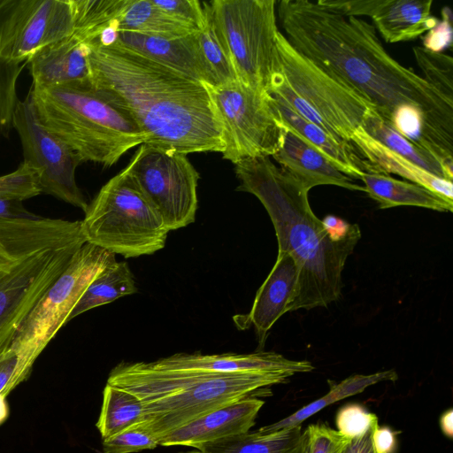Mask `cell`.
Wrapping results in <instances>:
<instances>
[{"mask_svg": "<svg viewBox=\"0 0 453 453\" xmlns=\"http://www.w3.org/2000/svg\"><path fill=\"white\" fill-rule=\"evenodd\" d=\"M278 16L298 52L372 103L388 123L398 108H418L437 144L453 157V102L393 58L373 25L310 0H281Z\"/></svg>", "mask_w": 453, "mask_h": 453, "instance_id": "cell-1", "label": "cell"}, {"mask_svg": "<svg viewBox=\"0 0 453 453\" xmlns=\"http://www.w3.org/2000/svg\"><path fill=\"white\" fill-rule=\"evenodd\" d=\"M88 44L90 81L122 102L145 143L186 155L223 151L222 122L206 84L119 44Z\"/></svg>", "mask_w": 453, "mask_h": 453, "instance_id": "cell-2", "label": "cell"}, {"mask_svg": "<svg viewBox=\"0 0 453 453\" xmlns=\"http://www.w3.org/2000/svg\"><path fill=\"white\" fill-rule=\"evenodd\" d=\"M238 191L254 195L273 225L279 252L289 254L297 269V288L290 311L326 307L342 294V273L361 234L332 241L313 213L309 190L269 157L235 164Z\"/></svg>", "mask_w": 453, "mask_h": 453, "instance_id": "cell-3", "label": "cell"}, {"mask_svg": "<svg viewBox=\"0 0 453 453\" xmlns=\"http://www.w3.org/2000/svg\"><path fill=\"white\" fill-rule=\"evenodd\" d=\"M0 242L12 256L0 269V352L8 349L35 305L87 242L81 220L1 219Z\"/></svg>", "mask_w": 453, "mask_h": 453, "instance_id": "cell-4", "label": "cell"}, {"mask_svg": "<svg viewBox=\"0 0 453 453\" xmlns=\"http://www.w3.org/2000/svg\"><path fill=\"white\" fill-rule=\"evenodd\" d=\"M288 377L264 372L199 374L151 369L146 362H121L107 383L126 390L142 403L144 422L138 427L157 441L213 411L249 395H258ZM158 442V441H157Z\"/></svg>", "mask_w": 453, "mask_h": 453, "instance_id": "cell-5", "label": "cell"}, {"mask_svg": "<svg viewBox=\"0 0 453 453\" xmlns=\"http://www.w3.org/2000/svg\"><path fill=\"white\" fill-rule=\"evenodd\" d=\"M41 124L65 143L81 162L113 165L146 137L129 111L111 91L90 79L28 94Z\"/></svg>", "mask_w": 453, "mask_h": 453, "instance_id": "cell-6", "label": "cell"}, {"mask_svg": "<svg viewBox=\"0 0 453 453\" xmlns=\"http://www.w3.org/2000/svg\"><path fill=\"white\" fill-rule=\"evenodd\" d=\"M81 227L87 242L126 258L162 250L170 232L127 166L88 203Z\"/></svg>", "mask_w": 453, "mask_h": 453, "instance_id": "cell-7", "label": "cell"}, {"mask_svg": "<svg viewBox=\"0 0 453 453\" xmlns=\"http://www.w3.org/2000/svg\"><path fill=\"white\" fill-rule=\"evenodd\" d=\"M211 18L238 80L267 90L276 67L274 0H213Z\"/></svg>", "mask_w": 453, "mask_h": 453, "instance_id": "cell-8", "label": "cell"}, {"mask_svg": "<svg viewBox=\"0 0 453 453\" xmlns=\"http://www.w3.org/2000/svg\"><path fill=\"white\" fill-rule=\"evenodd\" d=\"M115 255L89 242L74 254L70 264L49 288L17 332L10 348L16 350L24 369L33 365L70 315L91 281Z\"/></svg>", "mask_w": 453, "mask_h": 453, "instance_id": "cell-9", "label": "cell"}, {"mask_svg": "<svg viewBox=\"0 0 453 453\" xmlns=\"http://www.w3.org/2000/svg\"><path fill=\"white\" fill-rule=\"evenodd\" d=\"M208 88L222 122L224 159L235 165L277 151L282 124L265 90L240 80Z\"/></svg>", "mask_w": 453, "mask_h": 453, "instance_id": "cell-10", "label": "cell"}, {"mask_svg": "<svg viewBox=\"0 0 453 453\" xmlns=\"http://www.w3.org/2000/svg\"><path fill=\"white\" fill-rule=\"evenodd\" d=\"M276 68L288 87L343 142L350 143L367 114L376 111L372 103L298 52L280 31L277 37Z\"/></svg>", "mask_w": 453, "mask_h": 453, "instance_id": "cell-11", "label": "cell"}, {"mask_svg": "<svg viewBox=\"0 0 453 453\" xmlns=\"http://www.w3.org/2000/svg\"><path fill=\"white\" fill-rule=\"evenodd\" d=\"M127 168L169 231L195 221L200 175L186 154L143 143Z\"/></svg>", "mask_w": 453, "mask_h": 453, "instance_id": "cell-12", "label": "cell"}, {"mask_svg": "<svg viewBox=\"0 0 453 453\" xmlns=\"http://www.w3.org/2000/svg\"><path fill=\"white\" fill-rule=\"evenodd\" d=\"M12 128L19 137L23 162L37 172L41 192L50 195L84 212L88 203L75 180L81 158L65 143L39 121L30 96L19 101L12 119Z\"/></svg>", "mask_w": 453, "mask_h": 453, "instance_id": "cell-13", "label": "cell"}, {"mask_svg": "<svg viewBox=\"0 0 453 453\" xmlns=\"http://www.w3.org/2000/svg\"><path fill=\"white\" fill-rule=\"evenodd\" d=\"M72 0H0V58L18 65L72 35Z\"/></svg>", "mask_w": 453, "mask_h": 453, "instance_id": "cell-14", "label": "cell"}, {"mask_svg": "<svg viewBox=\"0 0 453 453\" xmlns=\"http://www.w3.org/2000/svg\"><path fill=\"white\" fill-rule=\"evenodd\" d=\"M151 369L164 372L200 374H234L264 372L284 375L288 378L309 372L314 366L307 360H291L276 352L257 351L250 354L177 353L153 362Z\"/></svg>", "mask_w": 453, "mask_h": 453, "instance_id": "cell-15", "label": "cell"}, {"mask_svg": "<svg viewBox=\"0 0 453 453\" xmlns=\"http://www.w3.org/2000/svg\"><path fill=\"white\" fill-rule=\"evenodd\" d=\"M297 280V269L292 257L278 251L276 262L257 291L250 311L233 317L239 329L254 326L261 348L272 326L282 315L290 311Z\"/></svg>", "mask_w": 453, "mask_h": 453, "instance_id": "cell-16", "label": "cell"}, {"mask_svg": "<svg viewBox=\"0 0 453 453\" xmlns=\"http://www.w3.org/2000/svg\"><path fill=\"white\" fill-rule=\"evenodd\" d=\"M257 395L243 397L213 411L158 439L161 446H201L250 432L265 402Z\"/></svg>", "mask_w": 453, "mask_h": 453, "instance_id": "cell-17", "label": "cell"}, {"mask_svg": "<svg viewBox=\"0 0 453 453\" xmlns=\"http://www.w3.org/2000/svg\"><path fill=\"white\" fill-rule=\"evenodd\" d=\"M282 124L277 151L272 156L280 167L295 177L309 191L320 185H334L353 191H364V186L341 172L332 162L311 147L295 131Z\"/></svg>", "mask_w": 453, "mask_h": 453, "instance_id": "cell-18", "label": "cell"}, {"mask_svg": "<svg viewBox=\"0 0 453 453\" xmlns=\"http://www.w3.org/2000/svg\"><path fill=\"white\" fill-rule=\"evenodd\" d=\"M115 43L210 86L196 32L182 37H163L118 31Z\"/></svg>", "mask_w": 453, "mask_h": 453, "instance_id": "cell-19", "label": "cell"}, {"mask_svg": "<svg viewBox=\"0 0 453 453\" xmlns=\"http://www.w3.org/2000/svg\"><path fill=\"white\" fill-rule=\"evenodd\" d=\"M89 44L74 32L38 51L29 61L33 87L90 79Z\"/></svg>", "mask_w": 453, "mask_h": 453, "instance_id": "cell-20", "label": "cell"}, {"mask_svg": "<svg viewBox=\"0 0 453 453\" xmlns=\"http://www.w3.org/2000/svg\"><path fill=\"white\" fill-rule=\"evenodd\" d=\"M357 153L365 160L372 173L396 174L453 202L452 181L440 178L410 162L371 137L362 127L350 141Z\"/></svg>", "mask_w": 453, "mask_h": 453, "instance_id": "cell-21", "label": "cell"}, {"mask_svg": "<svg viewBox=\"0 0 453 453\" xmlns=\"http://www.w3.org/2000/svg\"><path fill=\"white\" fill-rule=\"evenodd\" d=\"M269 94V93H268ZM280 121L352 179L372 173L369 164L346 142L338 141L317 125L293 111L280 98L269 94Z\"/></svg>", "mask_w": 453, "mask_h": 453, "instance_id": "cell-22", "label": "cell"}, {"mask_svg": "<svg viewBox=\"0 0 453 453\" xmlns=\"http://www.w3.org/2000/svg\"><path fill=\"white\" fill-rule=\"evenodd\" d=\"M432 4L433 0H380L370 18L387 42L410 41L438 23Z\"/></svg>", "mask_w": 453, "mask_h": 453, "instance_id": "cell-23", "label": "cell"}, {"mask_svg": "<svg viewBox=\"0 0 453 453\" xmlns=\"http://www.w3.org/2000/svg\"><path fill=\"white\" fill-rule=\"evenodd\" d=\"M360 180L365 184V192L379 203L380 209L409 205L437 211H453V202L415 183L380 173H365Z\"/></svg>", "mask_w": 453, "mask_h": 453, "instance_id": "cell-24", "label": "cell"}, {"mask_svg": "<svg viewBox=\"0 0 453 453\" xmlns=\"http://www.w3.org/2000/svg\"><path fill=\"white\" fill-rule=\"evenodd\" d=\"M302 426L273 432L261 428L201 446L203 453H296L302 436Z\"/></svg>", "mask_w": 453, "mask_h": 453, "instance_id": "cell-25", "label": "cell"}, {"mask_svg": "<svg viewBox=\"0 0 453 453\" xmlns=\"http://www.w3.org/2000/svg\"><path fill=\"white\" fill-rule=\"evenodd\" d=\"M112 24L118 31L163 37H182L198 31L156 6L152 0H129Z\"/></svg>", "mask_w": 453, "mask_h": 453, "instance_id": "cell-26", "label": "cell"}, {"mask_svg": "<svg viewBox=\"0 0 453 453\" xmlns=\"http://www.w3.org/2000/svg\"><path fill=\"white\" fill-rule=\"evenodd\" d=\"M362 128L374 140L410 162L440 178L452 181L453 173L448 171L437 157L400 134L376 111L367 114Z\"/></svg>", "mask_w": 453, "mask_h": 453, "instance_id": "cell-27", "label": "cell"}, {"mask_svg": "<svg viewBox=\"0 0 453 453\" xmlns=\"http://www.w3.org/2000/svg\"><path fill=\"white\" fill-rule=\"evenodd\" d=\"M397 378V373L394 370L378 372L367 375L354 374L349 376L341 382L334 384L330 390L322 397L273 424L261 427V429L273 432L301 426L304 420L332 403L362 393L366 388L379 382L395 381Z\"/></svg>", "mask_w": 453, "mask_h": 453, "instance_id": "cell-28", "label": "cell"}, {"mask_svg": "<svg viewBox=\"0 0 453 453\" xmlns=\"http://www.w3.org/2000/svg\"><path fill=\"white\" fill-rule=\"evenodd\" d=\"M137 291L134 277L128 264L115 261L91 281L73 310L69 321L85 311L122 296L135 294Z\"/></svg>", "mask_w": 453, "mask_h": 453, "instance_id": "cell-29", "label": "cell"}, {"mask_svg": "<svg viewBox=\"0 0 453 453\" xmlns=\"http://www.w3.org/2000/svg\"><path fill=\"white\" fill-rule=\"evenodd\" d=\"M144 422L142 402L133 394L106 383L100 414L96 423L102 440Z\"/></svg>", "mask_w": 453, "mask_h": 453, "instance_id": "cell-30", "label": "cell"}, {"mask_svg": "<svg viewBox=\"0 0 453 453\" xmlns=\"http://www.w3.org/2000/svg\"><path fill=\"white\" fill-rule=\"evenodd\" d=\"M204 27L196 32L200 56L207 71L210 86L217 87L238 80L236 71L213 23L208 2H202Z\"/></svg>", "mask_w": 453, "mask_h": 453, "instance_id": "cell-31", "label": "cell"}, {"mask_svg": "<svg viewBox=\"0 0 453 453\" xmlns=\"http://www.w3.org/2000/svg\"><path fill=\"white\" fill-rule=\"evenodd\" d=\"M129 0H72L74 33L86 42L94 41L122 13Z\"/></svg>", "mask_w": 453, "mask_h": 453, "instance_id": "cell-32", "label": "cell"}, {"mask_svg": "<svg viewBox=\"0 0 453 453\" xmlns=\"http://www.w3.org/2000/svg\"><path fill=\"white\" fill-rule=\"evenodd\" d=\"M413 53L423 79L442 96L453 102V59L443 53L433 52L420 46Z\"/></svg>", "mask_w": 453, "mask_h": 453, "instance_id": "cell-33", "label": "cell"}, {"mask_svg": "<svg viewBox=\"0 0 453 453\" xmlns=\"http://www.w3.org/2000/svg\"><path fill=\"white\" fill-rule=\"evenodd\" d=\"M42 194L36 170L22 162L13 172L0 176V199L22 202Z\"/></svg>", "mask_w": 453, "mask_h": 453, "instance_id": "cell-34", "label": "cell"}, {"mask_svg": "<svg viewBox=\"0 0 453 453\" xmlns=\"http://www.w3.org/2000/svg\"><path fill=\"white\" fill-rule=\"evenodd\" d=\"M23 65L12 64L0 58V138L12 128V119L19 101L17 81Z\"/></svg>", "mask_w": 453, "mask_h": 453, "instance_id": "cell-35", "label": "cell"}, {"mask_svg": "<svg viewBox=\"0 0 453 453\" xmlns=\"http://www.w3.org/2000/svg\"><path fill=\"white\" fill-rule=\"evenodd\" d=\"M350 439L324 424L308 426L296 453H342Z\"/></svg>", "mask_w": 453, "mask_h": 453, "instance_id": "cell-36", "label": "cell"}, {"mask_svg": "<svg viewBox=\"0 0 453 453\" xmlns=\"http://www.w3.org/2000/svg\"><path fill=\"white\" fill-rule=\"evenodd\" d=\"M102 444L103 453H134L158 446L152 435L138 426L103 440Z\"/></svg>", "mask_w": 453, "mask_h": 453, "instance_id": "cell-37", "label": "cell"}, {"mask_svg": "<svg viewBox=\"0 0 453 453\" xmlns=\"http://www.w3.org/2000/svg\"><path fill=\"white\" fill-rule=\"evenodd\" d=\"M377 418L360 404L351 403L339 410L335 423L340 434L352 439L364 434Z\"/></svg>", "mask_w": 453, "mask_h": 453, "instance_id": "cell-38", "label": "cell"}, {"mask_svg": "<svg viewBox=\"0 0 453 453\" xmlns=\"http://www.w3.org/2000/svg\"><path fill=\"white\" fill-rule=\"evenodd\" d=\"M153 4L173 17L196 30L205 24V14L201 2L197 0H152Z\"/></svg>", "mask_w": 453, "mask_h": 453, "instance_id": "cell-39", "label": "cell"}, {"mask_svg": "<svg viewBox=\"0 0 453 453\" xmlns=\"http://www.w3.org/2000/svg\"><path fill=\"white\" fill-rule=\"evenodd\" d=\"M29 375L21 365L16 350L9 348L0 352V395L8 396Z\"/></svg>", "mask_w": 453, "mask_h": 453, "instance_id": "cell-40", "label": "cell"}, {"mask_svg": "<svg viewBox=\"0 0 453 453\" xmlns=\"http://www.w3.org/2000/svg\"><path fill=\"white\" fill-rule=\"evenodd\" d=\"M423 48L441 53L452 43L451 12L444 7L442 19L422 38Z\"/></svg>", "mask_w": 453, "mask_h": 453, "instance_id": "cell-41", "label": "cell"}, {"mask_svg": "<svg viewBox=\"0 0 453 453\" xmlns=\"http://www.w3.org/2000/svg\"><path fill=\"white\" fill-rule=\"evenodd\" d=\"M380 0H319L326 10L346 17L371 16Z\"/></svg>", "mask_w": 453, "mask_h": 453, "instance_id": "cell-42", "label": "cell"}, {"mask_svg": "<svg viewBox=\"0 0 453 453\" xmlns=\"http://www.w3.org/2000/svg\"><path fill=\"white\" fill-rule=\"evenodd\" d=\"M321 222L328 237L336 242L361 234L358 225L349 224L334 215H326Z\"/></svg>", "mask_w": 453, "mask_h": 453, "instance_id": "cell-43", "label": "cell"}, {"mask_svg": "<svg viewBox=\"0 0 453 453\" xmlns=\"http://www.w3.org/2000/svg\"><path fill=\"white\" fill-rule=\"evenodd\" d=\"M378 426L377 418L364 434L350 439L342 453H379L373 440V433Z\"/></svg>", "mask_w": 453, "mask_h": 453, "instance_id": "cell-44", "label": "cell"}, {"mask_svg": "<svg viewBox=\"0 0 453 453\" xmlns=\"http://www.w3.org/2000/svg\"><path fill=\"white\" fill-rule=\"evenodd\" d=\"M373 440L379 453H393L395 449V434L387 426L379 425L374 430Z\"/></svg>", "mask_w": 453, "mask_h": 453, "instance_id": "cell-45", "label": "cell"}, {"mask_svg": "<svg viewBox=\"0 0 453 453\" xmlns=\"http://www.w3.org/2000/svg\"><path fill=\"white\" fill-rule=\"evenodd\" d=\"M36 215L31 213L23 206L22 202L0 199V219H28Z\"/></svg>", "mask_w": 453, "mask_h": 453, "instance_id": "cell-46", "label": "cell"}, {"mask_svg": "<svg viewBox=\"0 0 453 453\" xmlns=\"http://www.w3.org/2000/svg\"><path fill=\"white\" fill-rule=\"evenodd\" d=\"M440 426L443 434L451 439L453 435V411L451 409L446 411L441 416Z\"/></svg>", "mask_w": 453, "mask_h": 453, "instance_id": "cell-47", "label": "cell"}, {"mask_svg": "<svg viewBox=\"0 0 453 453\" xmlns=\"http://www.w3.org/2000/svg\"><path fill=\"white\" fill-rule=\"evenodd\" d=\"M10 408L7 396L0 395V426L4 424L9 418Z\"/></svg>", "mask_w": 453, "mask_h": 453, "instance_id": "cell-48", "label": "cell"}, {"mask_svg": "<svg viewBox=\"0 0 453 453\" xmlns=\"http://www.w3.org/2000/svg\"><path fill=\"white\" fill-rule=\"evenodd\" d=\"M12 256L0 242V268L7 267L12 262Z\"/></svg>", "mask_w": 453, "mask_h": 453, "instance_id": "cell-49", "label": "cell"}, {"mask_svg": "<svg viewBox=\"0 0 453 453\" xmlns=\"http://www.w3.org/2000/svg\"><path fill=\"white\" fill-rule=\"evenodd\" d=\"M180 453H203V452L199 450V449H197V450H191V451L180 452Z\"/></svg>", "mask_w": 453, "mask_h": 453, "instance_id": "cell-50", "label": "cell"}, {"mask_svg": "<svg viewBox=\"0 0 453 453\" xmlns=\"http://www.w3.org/2000/svg\"><path fill=\"white\" fill-rule=\"evenodd\" d=\"M6 268V267H5ZM0 269H3V268H0Z\"/></svg>", "mask_w": 453, "mask_h": 453, "instance_id": "cell-51", "label": "cell"}]
</instances>
